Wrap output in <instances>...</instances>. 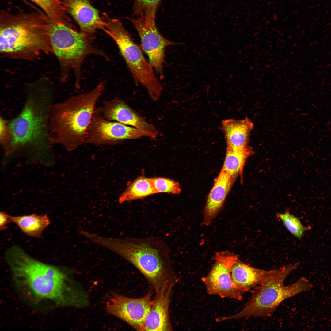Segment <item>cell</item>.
<instances>
[{"label": "cell", "instance_id": "6da1fadb", "mask_svg": "<svg viewBox=\"0 0 331 331\" xmlns=\"http://www.w3.org/2000/svg\"><path fill=\"white\" fill-rule=\"evenodd\" d=\"M4 258L15 288L28 304L41 310L73 304L67 269L37 260L18 245L8 249Z\"/></svg>", "mask_w": 331, "mask_h": 331}, {"label": "cell", "instance_id": "7a4b0ae2", "mask_svg": "<svg viewBox=\"0 0 331 331\" xmlns=\"http://www.w3.org/2000/svg\"><path fill=\"white\" fill-rule=\"evenodd\" d=\"M92 240L132 264L144 276L155 293L166 284L174 283L170 250L162 239L155 237L114 238L96 234Z\"/></svg>", "mask_w": 331, "mask_h": 331}, {"label": "cell", "instance_id": "3957f363", "mask_svg": "<svg viewBox=\"0 0 331 331\" xmlns=\"http://www.w3.org/2000/svg\"><path fill=\"white\" fill-rule=\"evenodd\" d=\"M50 21L37 14L1 15V52L10 57L30 59L53 52Z\"/></svg>", "mask_w": 331, "mask_h": 331}, {"label": "cell", "instance_id": "277c9868", "mask_svg": "<svg viewBox=\"0 0 331 331\" xmlns=\"http://www.w3.org/2000/svg\"><path fill=\"white\" fill-rule=\"evenodd\" d=\"M104 88L99 83L92 90L53 104L49 115V129L52 142L59 143L69 151L84 143V139L97 100Z\"/></svg>", "mask_w": 331, "mask_h": 331}, {"label": "cell", "instance_id": "5b68a950", "mask_svg": "<svg viewBox=\"0 0 331 331\" xmlns=\"http://www.w3.org/2000/svg\"><path fill=\"white\" fill-rule=\"evenodd\" d=\"M49 93L29 94L19 114L7 125L2 143L13 149L28 146H44L52 142L49 115L53 104Z\"/></svg>", "mask_w": 331, "mask_h": 331}, {"label": "cell", "instance_id": "8992f818", "mask_svg": "<svg viewBox=\"0 0 331 331\" xmlns=\"http://www.w3.org/2000/svg\"><path fill=\"white\" fill-rule=\"evenodd\" d=\"M298 265V263H296L276 269L265 281L255 287L250 299L240 311L232 316L221 317V321L242 317L271 316L285 300L310 291L313 285L304 277H301L291 284H284L287 276Z\"/></svg>", "mask_w": 331, "mask_h": 331}, {"label": "cell", "instance_id": "52a82bcc", "mask_svg": "<svg viewBox=\"0 0 331 331\" xmlns=\"http://www.w3.org/2000/svg\"><path fill=\"white\" fill-rule=\"evenodd\" d=\"M102 18L105 22L103 30L117 45L135 84H140L144 86L152 100L157 101L161 94L162 86L141 49L119 20L110 18L105 14Z\"/></svg>", "mask_w": 331, "mask_h": 331}, {"label": "cell", "instance_id": "ba28073f", "mask_svg": "<svg viewBox=\"0 0 331 331\" xmlns=\"http://www.w3.org/2000/svg\"><path fill=\"white\" fill-rule=\"evenodd\" d=\"M50 26L51 48L61 64L63 80L72 70L76 84H78L82 64L88 55L94 54L108 59L104 52L93 45L91 37L77 32L69 24H55L50 21Z\"/></svg>", "mask_w": 331, "mask_h": 331}, {"label": "cell", "instance_id": "9c48e42d", "mask_svg": "<svg viewBox=\"0 0 331 331\" xmlns=\"http://www.w3.org/2000/svg\"><path fill=\"white\" fill-rule=\"evenodd\" d=\"M158 134L141 130L105 119L95 111L86 130L84 143L99 146L115 145L124 140L143 137L155 139Z\"/></svg>", "mask_w": 331, "mask_h": 331}, {"label": "cell", "instance_id": "30bf717a", "mask_svg": "<svg viewBox=\"0 0 331 331\" xmlns=\"http://www.w3.org/2000/svg\"><path fill=\"white\" fill-rule=\"evenodd\" d=\"M215 263L208 274L202 278L207 292L227 298L241 300L243 293L233 281L231 271L238 256L228 252H217Z\"/></svg>", "mask_w": 331, "mask_h": 331}, {"label": "cell", "instance_id": "8fae6325", "mask_svg": "<svg viewBox=\"0 0 331 331\" xmlns=\"http://www.w3.org/2000/svg\"><path fill=\"white\" fill-rule=\"evenodd\" d=\"M129 19L139 34L142 49L147 55L149 62L162 78L165 49L176 43L161 34L157 27L155 19L144 17Z\"/></svg>", "mask_w": 331, "mask_h": 331}, {"label": "cell", "instance_id": "7c38bea8", "mask_svg": "<svg viewBox=\"0 0 331 331\" xmlns=\"http://www.w3.org/2000/svg\"><path fill=\"white\" fill-rule=\"evenodd\" d=\"M150 291L139 298H131L113 294L106 303L108 313L127 323L137 331H143L145 320L153 299Z\"/></svg>", "mask_w": 331, "mask_h": 331}, {"label": "cell", "instance_id": "4fadbf2b", "mask_svg": "<svg viewBox=\"0 0 331 331\" xmlns=\"http://www.w3.org/2000/svg\"><path fill=\"white\" fill-rule=\"evenodd\" d=\"M95 111L108 120L116 121L141 130L158 134L153 125L120 99L106 101Z\"/></svg>", "mask_w": 331, "mask_h": 331}, {"label": "cell", "instance_id": "5bb4252c", "mask_svg": "<svg viewBox=\"0 0 331 331\" xmlns=\"http://www.w3.org/2000/svg\"><path fill=\"white\" fill-rule=\"evenodd\" d=\"M174 283L165 284L152 300L143 325V331L173 330L169 316V306Z\"/></svg>", "mask_w": 331, "mask_h": 331}, {"label": "cell", "instance_id": "9a60e30c", "mask_svg": "<svg viewBox=\"0 0 331 331\" xmlns=\"http://www.w3.org/2000/svg\"><path fill=\"white\" fill-rule=\"evenodd\" d=\"M61 0L79 25L81 32L91 37L97 29L103 30L104 22L88 0Z\"/></svg>", "mask_w": 331, "mask_h": 331}, {"label": "cell", "instance_id": "2e32d148", "mask_svg": "<svg viewBox=\"0 0 331 331\" xmlns=\"http://www.w3.org/2000/svg\"><path fill=\"white\" fill-rule=\"evenodd\" d=\"M236 179L221 169L207 197L204 211L203 225L210 224L219 213Z\"/></svg>", "mask_w": 331, "mask_h": 331}, {"label": "cell", "instance_id": "e0dca14e", "mask_svg": "<svg viewBox=\"0 0 331 331\" xmlns=\"http://www.w3.org/2000/svg\"><path fill=\"white\" fill-rule=\"evenodd\" d=\"M276 270L257 268L238 259L232 267L231 276L233 282L244 293L261 284Z\"/></svg>", "mask_w": 331, "mask_h": 331}, {"label": "cell", "instance_id": "ac0fdd59", "mask_svg": "<svg viewBox=\"0 0 331 331\" xmlns=\"http://www.w3.org/2000/svg\"><path fill=\"white\" fill-rule=\"evenodd\" d=\"M222 125L227 147L244 149L249 147V137L253 124L249 119H227L223 120Z\"/></svg>", "mask_w": 331, "mask_h": 331}, {"label": "cell", "instance_id": "d6986e66", "mask_svg": "<svg viewBox=\"0 0 331 331\" xmlns=\"http://www.w3.org/2000/svg\"><path fill=\"white\" fill-rule=\"evenodd\" d=\"M11 222L15 224L25 234L39 238L51 222L46 215L33 214L28 215L13 216L10 215Z\"/></svg>", "mask_w": 331, "mask_h": 331}, {"label": "cell", "instance_id": "ffe728a7", "mask_svg": "<svg viewBox=\"0 0 331 331\" xmlns=\"http://www.w3.org/2000/svg\"><path fill=\"white\" fill-rule=\"evenodd\" d=\"M155 194L151 178L142 175L127 185L119 196L118 201L122 204L144 199Z\"/></svg>", "mask_w": 331, "mask_h": 331}, {"label": "cell", "instance_id": "44dd1931", "mask_svg": "<svg viewBox=\"0 0 331 331\" xmlns=\"http://www.w3.org/2000/svg\"><path fill=\"white\" fill-rule=\"evenodd\" d=\"M249 147L244 149L227 147L222 170L236 178L239 175L242 179L244 167L247 158L253 154Z\"/></svg>", "mask_w": 331, "mask_h": 331}, {"label": "cell", "instance_id": "7402d4cb", "mask_svg": "<svg viewBox=\"0 0 331 331\" xmlns=\"http://www.w3.org/2000/svg\"><path fill=\"white\" fill-rule=\"evenodd\" d=\"M45 13L50 21L55 24H68L66 9L61 0H30Z\"/></svg>", "mask_w": 331, "mask_h": 331}, {"label": "cell", "instance_id": "603a6c76", "mask_svg": "<svg viewBox=\"0 0 331 331\" xmlns=\"http://www.w3.org/2000/svg\"><path fill=\"white\" fill-rule=\"evenodd\" d=\"M161 0H134L133 13L135 17H146L155 19Z\"/></svg>", "mask_w": 331, "mask_h": 331}, {"label": "cell", "instance_id": "cb8c5ba5", "mask_svg": "<svg viewBox=\"0 0 331 331\" xmlns=\"http://www.w3.org/2000/svg\"><path fill=\"white\" fill-rule=\"evenodd\" d=\"M156 194L166 193L179 194L181 191L179 183L175 180L167 178L155 177L151 178Z\"/></svg>", "mask_w": 331, "mask_h": 331}, {"label": "cell", "instance_id": "d4e9b609", "mask_svg": "<svg viewBox=\"0 0 331 331\" xmlns=\"http://www.w3.org/2000/svg\"><path fill=\"white\" fill-rule=\"evenodd\" d=\"M277 216L281 219L291 233L298 239L301 238L307 228L302 224L297 218L287 212L278 214Z\"/></svg>", "mask_w": 331, "mask_h": 331}, {"label": "cell", "instance_id": "484cf974", "mask_svg": "<svg viewBox=\"0 0 331 331\" xmlns=\"http://www.w3.org/2000/svg\"><path fill=\"white\" fill-rule=\"evenodd\" d=\"M0 229L3 230L7 228V226L10 222V215L3 211L0 213Z\"/></svg>", "mask_w": 331, "mask_h": 331}]
</instances>
